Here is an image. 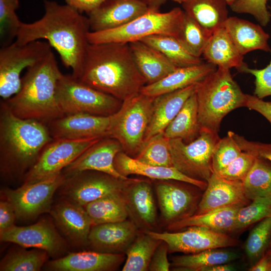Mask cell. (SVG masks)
Wrapping results in <instances>:
<instances>
[{"instance_id": "94428289", "label": "cell", "mask_w": 271, "mask_h": 271, "mask_svg": "<svg viewBox=\"0 0 271 271\" xmlns=\"http://www.w3.org/2000/svg\"><path fill=\"white\" fill-rule=\"evenodd\" d=\"M173 1L175 2H177V3H178L179 4H182V3H183L184 2H186V1H187L188 0H173Z\"/></svg>"}, {"instance_id": "7c38bea8", "label": "cell", "mask_w": 271, "mask_h": 271, "mask_svg": "<svg viewBox=\"0 0 271 271\" xmlns=\"http://www.w3.org/2000/svg\"><path fill=\"white\" fill-rule=\"evenodd\" d=\"M65 179L61 172L34 183L22 184L15 189H3L1 194L13 205L17 219H35L43 213H49L53 196Z\"/></svg>"}, {"instance_id": "8992f818", "label": "cell", "mask_w": 271, "mask_h": 271, "mask_svg": "<svg viewBox=\"0 0 271 271\" xmlns=\"http://www.w3.org/2000/svg\"><path fill=\"white\" fill-rule=\"evenodd\" d=\"M185 12L180 8L161 13L149 11L121 27L97 32H89V44L105 43H129L141 41L147 37L164 34L177 37L180 31Z\"/></svg>"}, {"instance_id": "1f68e13d", "label": "cell", "mask_w": 271, "mask_h": 271, "mask_svg": "<svg viewBox=\"0 0 271 271\" xmlns=\"http://www.w3.org/2000/svg\"><path fill=\"white\" fill-rule=\"evenodd\" d=\"M227 5L224 0H188L182 4L184 12L211 33L223 27L229 17Z\"/></svg>"}, {"instance_id": "f5cc1de1", "label": "cell", "mask_w": 271, "mask_h": 271, "mask_svg": "<svg viewBox=\"0 0 271 271\" xmlns=\"http://www.w3.org/2000/svg\"><path fill=\"white\" fill-rule=\"evenodd\" d=\"M16 214L12 204L2 199L0 201V232L15 225Z\"/></svg>"}, {"instance_id": "f907efd6", "label": "cell", "mask_w": 271, "mask_h": 271, "mask_svg": "<svg viewBox=\"0 0 271 271\" xmlns=\"http://www.w3.org/2000/svg\"><path fill=\"white\" fill-rule=\"evenodd\" d=\"M168 247L167 243L162 241L155 250L150 261L148 270L169 271L171 263L167 257Z\"/></svg>"}, {"instance_id": "4fadbf2b", "label": "cell", "mask_w": 271, "mask_h": 271, "mask_svg": "<svg viewBox=\"0 0 271 271\" xmlns=\"http://www.w3.org/2000/svg\"><path fill=\"white\" fill-rule=\"evenodd\" d=\"M101 138L53 139L42 150L36 162L25 176L23 184L34 183L61 173Z\"/></svg>"}, {"instance_id": "836d02e7", "label": "cell", "mask_w": 271, "mask_h": 271, "mask_svg": "<svg viewBox=\"0 0 271 271\" xmlns=\"http://www.w3.org/2000/svg\"><path fill=\"white\" fill-rule=\"evenodd\" d=\"M125 192L104 196L84 206L92 226L124 221L128 216Z\"/></svg>"}, {"instance_id": "bcb514c9", "label": "cell", "mask_w": 271, "mask_h": 271, "mask_svg": "<svg viewBox=\"0 0 271 271\" xmlns=\"http://www.w3.org/2000/svg\"><path fill=\"white\" fill-rule=\"evenodd\" d=\"M268 0H239L230 7L232 11L239 14L252 16L262 27L269 23L271 14L266 3Z\"/></svg>"}, {"instance_id": "91938a15", "label": "cell", "mask_w": 271, "mask_h": 271, "mask_svg": "<svg viewBox=\"0 0 271 271\" xmlns=\"http://www.w3.org/2000/svg\"><path fill=\"white\" fill-rule=\"evenodd\" d=\"M265 253L267 255V256H268L270 261H271V249H268L266 252H265Z\"/></svg>"}, {"instance_id": "6da1fadb", "label": "cell", "mask_w": 271, "mask_h": 271, "mask_svg": "<svg viewBox=\"0 0 271 271\" xmlns=\"http://www.w3.org/2000/svg\"><path fill=\"white\" fill-rule=\"evenodd\" d=\"M45 13L39 20L22 22L14 41L18 44L45 39L57 52L64 66L78 78L82 72L90 31L88 17L74 8L45 0Z\"/></svg>"}, {"instance_id": "be15d7a7", "label": "cell", "mask_w": 271, "mask_h": 271, "mask_svg": "<svg viewBox=\"0 0 271 271\" xmlns=\"http://www.w3.org/2000/svg\"><path fill=\"white\" fill-rule=\"evenodd\" d=\"M268 1H271V0H268Z\"/></svg>"}, {"instance_id": "e575fe53", "label": "cell", "mask_w": 271, "mask_h": 271, "mask_svg": "<svg viewBox=\"0 0 271 271\" xmlns=\"http://www.w3.org/2000/svg\"><path fill=\"white\" fill-rule=\"evenodd\" d=\"M141 41L156 49L177 68L197 65L203 62L200 58L189 52L176 37L154 35Z\"/></svg>"}, {"instance_id": "b9f144b4", "label": "cell", "mask_w": 271, "mask_h": 271, "mask_svg": "<svg viewBox=\"0 0 271 271\" xmlns=\"http://www.w3.org/2000/svg\"><path fill=\"white\" fill-rule=\"evenodd\" d=\"M270 239L271 217H269L259 221L252 228L244 244V251L250 266L265 254Z\"/></svg>"}, {"instance_id": "ac0fdd59", "label": "cell", "mask_w": 271, "mask_h": 271, "mask_svg": "<svg viewBox=\"0 0 271 271\" xmlns=\"http://www.w3.org/2000/svg\"><path fill=\"white\" fill-rule=\"evenodd\" d=\"M122 151L120 143L109 137L101 138L84 151L62 171L68 176L77 172L91 170L104 173L116 178L126 179L116 169L114 159Z\"/></svg>"}, {"instance_id": "83f0119b", "label": "cell", "mask_w": 271, "mask_h": 271, "mask_svg": "<svg viewBox=\"0 0 271 271\" xmlns=\"http://www.w3.org/2000/svg\"><path fill=\"white\" fill-rule=\"evenodd\" d=\"M223 27L242 55L257 50L270 52L269 35L261 25L236 17H229Z\"/></svg>"}, {"instance_id": "f546056e", "label": "cell", "mask_w": 271, "mask_h": 271, "mask_svg": "<svg viewBox=\"0 0 271 271\" xmlns=\"http://www.w3.org/2000/svg\"><path fill=\"white\" fill-rule=\"evenodd\" d=\"M217 67L235 68L238 71L246 64L224 27L212 34L202 55Z\"/></svg>"}, {"instance_id": "60d3db41", "label": "cell", "mask_w": 271, "mask_h": 271, "mask_svg": "<svg viewBox=\"0 0 271 271\" xmlns=\"http://www.w3.org/2000/svg\"><path fill=\"white\" fill-rule=\"evenodd\" d=\"M212 34L185 13L177 38L192 55L200 58Z\"/></svg>"}, {"instance_id": "f1b7e54d", "label": "cell", "mask_w": 271, "mask_h": 271, "mask_svg": "<svg viewBox=\"0 0 271 271\" xmlns=\"http://www.w3.org/2000/svg\"><path fill=\"white\" fill-rule=\"evenodd\" d=\"M128 44L136 66L146 84L159 81L177 68L160 52L144 42L138 41Z\"/></svg>"}, {"instance_id": "c3c4849f", "label": "cell", "mask_w": 271, "mask_h": 271, "mask_svg": "<svg viewBox=\"0 0 271 271\" xmlns=\"http://www.w3.org/2000/svg\"><path fill=\"white\" fill-rule=\"evenodd\" d=\"M238 71L250 74L254 77L253 95L260 99L271 96V60L269 64L262 69L250 68L246 64Z\"/></svg>"}, {"instance_id": "816d5d0a", "label": "cell", "mask_w": 271, "mask_h": 271, "mask_svg": "<svg viewBox=\"0 0 271 271\" xmlns=\"http://www.w3.org/2000/svg\"><path fill=\"white\" fill-rule=\"evenodd\" d=\"M245 107L265 117L271 125V101H266L255 96L246 94Z\"/></svg>"}, {"instance_id": "7a4b0ae2", "label": "cell", "mask_w": 271, "mask_h": 271, "mask_svg": "<svg viewBox=\"0 0 271 271\" xmlns=\"http://www.w3.org/2000/svg\"><path fill=\"white\" fill-rule=\"evenodd\" d=\"M78 79L122 102L139 94L146 84L129 44L124 43L89 44Z\"/></svg>"}, {"instance_id": "d6a6232c", "label": "cell", "mask_w": 271, "mask_h": 271, "mask_svg": "<svg viewBox=\"0 0 271 271\" xmlns=\"http://www.w3.org/2000/svg\"><path fill=\"white\" fill-rule=\"evenodd\" d=\"M201 129L198 120V102L195 93L185 102L164 133L169 139L180 138L189 143L199 136Z\"/></svg>"}, {"instance_id": "ffe728a7", "label": "cell", "mask_w": 271, "mask_h": 271, "mask_svg": "<svg viewBox=\"0 0 271 271\" xmlns=\"http://www.w3.org/2000/svg\"><path fill=\"white\" fill-rule=\"evenodd\" d=\"M139 233L131 220L93 225L88 236V245L94 250L104 253L122 254Z\"/></svg>"}, {"instance_id": "6125c7cd", "label": "cell", "mask_w": 271, "mask_h": 271, "mask_svg": "<svg viewBox=\"0 0 271 271\" xmlns=\"http://www.w3.org/2000/svg\"><path fill=\"white\" fill-rule=\"evenodd\" d=\"M268 249H271V239H270V243H269V244Z\"/></svg>"}, {"instance_id": "11a10c76", "label": "cell", "mask_w": 271, "mask_h": 271, "mask_svg": "<svg viewBox=\"0 0 271 271\" xmlns=\"http://www.w3.org/2000/svg\"><path fill=\"white\" fill-rule=\"evenodd\" d=\"M250 271H271V261L267 256L265 254L254 264L249 268Z\"/></svg>"}, {"instance_id": "7dc6e473", "label": "cell", "mask_w": 271, "mask_h": 271, "mask_svg": "<svg viewBox=\"0 0 271 271\" xmlns=\"http://www.w3.org/2000/svg\"><path fill=\"white\" fill-rule=\"evenodd\" d=\"M255 157L242 153L217 174L227 180L242 182L253 165Z\"/></svg>"}, {"instance_id": "d590c367", "label": "cell", "mask_w": 271, "mask_h": 271, "mask_svg": "<svg viewBox=\"0 0 271 271\" xmlns=\"http://www.w3.org/2000/svg\"><path fill=\"white\" fill-rule=\"evenodd\" d=\"M239 256L235 252L221 248L204 250L198 253L174 257L171 266L176 270L202 271L205 267L227 263Z\"/></svg>"}, {"instance_id": "db71d44e", "label": "cell", "mask_w": 271, "mask_h": 271, "mask_svg": "<svg viewBox=\"0 0 271 271\" xmlns=\"http://www.w3.org/2000/svg\"><path fill=\"white\" fill-rule=\"evenodd\" d=\"M66 4L80 13L87 15L99 7L105 0H65Z\"/></svg>"}, {"instance_id": "9c48e42d", "label": "cell", "mask_w": 271, "mask_h": 271, "mask_svg": "<svg viewBox=\"0 0 271 271\" xmlns=\"http://www.w3.org/2000/svg\"><path fill=\"white\" fill-rule=\"evenodd\" d=\"M220 139L218 132L205 129L189 143L180 138L169 139L173 167L191 178L207 182L213 173L212 156Z\"/></svg>"}, {"instance_id": "680465c9", "label": "cell", "mask_w": 271, "mask_h": 271, "mask_svg": "<svg viewBox=\"0 0 271 271\" xmlns=\"http://www.w3.org/2000/svg\"><path fill=\"white\" fill-rule=\"evenodd\" d=\"M227 5L230 7L239 0H224Z\"/></svg>"}, {"instance_id": "74e56055", "label": "cell", "mask_w": 271, "mask_h": 271, "mask_svg": "<svg viewBox=\"0 0 271 271\" xmlns=\"http://www.w3.org/2000/svg\"><path fill=\"white\" fill-rule=\"evenodd\" d=\"M10 250L0 262L1 271H39L48 261L49 255L40 249Z\"/></svg>"}, {"instance_id": "603a6c76", "label": "cell", "mask_w": 271, "mask_h": 271, "mask_svg": "<svg viewBox=\"0 0 271 271\" xmlns=\"http://www.w3.org/2000/svg\"><path fill=\"white\" fill-rule=\"evenodd\" d=\"M167 181L157 183L156 190L162 216L170 224L192 215L196 199L189 190Z\"/></svg>"}, {"instance_id": "5bb4252c", "label": "cell", "mask_w": 271, "mask_h": 271, "mask_svg": "<svg viewBox=\"0 0 271 271\" xmlns=\"http://www.w3.org/2000/svg\"><path fill=\"white\" fill-rule=\"evenodd\" d=\"M52 218H43L26 226L15 225L0 232V239L25 248L44 250L49 256L62 257L68 248V243L58 232Z\"/></svg>"}, {"instance_id": "e0dca14e", "label": "cell", "mask_w": 271, "mask_h": 271, "mask_svg": "<svg viewBox=\"0 0 271 271\" xmlns=\"http://www.w3.org/2000/svg\"><path fill=\"white\" fill-rule=\"evenodd\" d=\"M54 222L69 245L80 247L88 245L92 226L83 206L61 198L49 212Z\"/></svg>"}, {"instance_id": "ee69618b", "label": "cell", "mask_w": 271, "mask_h": 271, "mask_svg": "<svg viewBox=\"0 0 271 271\" xmlns=\"http://www.w3.org/2000/svg\"><path fill=\"white\" fill-rule=\"evenodd\" d=\"M19 0H0V44L3 47L9 45L17 37L21 24L16 11Z\"/></svg>"}, {"instance_id": "7402d4cb", "label": "cell", "mask_w": 271, "mask_h": 271, "mask_svg": "<svg viewBox=\"0 0 271 271\" xmlns=\"http://www.w3.org/2000/svg\"><path fill=\"white\" fill-rule=\"evenodd\" d=\"M197 207L196 214H202L226 207L249 203L241 181L223 178L213 173Z\"/></svg>"}, {"instance_id": "d4e9b609", "label": "cell", "mask_w": 271, "mask_h": 271, "mask_svg": "<svg viewBox=\"0 0 271 271\" xmlns=\"http://www.w3.org/2000/svg\"><path fill=\"white\" fill-rule=\"evenodd\" d=\"M197 83L154 98L152 117L144 143L164 132L187 100L195 93Z\"/></svg>"}, {"instance_id": "681fc988", "label": "cell", "mask_w": 271, "mask_h": 271, "mask_svg": "<svg viewBox=\"0 0 271 271\" xmlns=\"http://www.w3.org/2000/svg\"><path fill=\"white\" fill-rule=\"evenodd\" d=\"M232 136L242 152L268 161L271 164V144L250 141L232 131Z\"/></svg>"}, {"instance_id": "8d00e7d4", "label": "cell", "mask_w": 271, "mask_h": 271, "mask_svg": "<svg viewBox=\"0 0 271 271\" xmlns=\"http://www.w3.org/2000/svg\"><path fill=\"white\" fill-rule=\"evenodd\" d=\"M162 240L146 231L138 233L125 252L122 271H147L152 256Z\"/></svg>"}, {"instance_id": "4dcf8cb0", "label": "cell", "mask_w": 271, "mask_h": 271, "mask_svg": "<svg viewBox=\"0 0 271 271\" xmlns=\"http://www.w3.org/2000/svg\"><path fill=\"white\" fill-rule=\"evenodd\" d=\"M245 205H236L202 214L192 215L169 224L170 230H179L190 226H202L227 233L232 232L239 209Z\"/></svg>"}, {"instance_id": "d6986e66", "label": "cell", "mask_w": 271, "mask_h": 271, "mask_svg": "<svg viewBox=\"0 0 271 271\" xmlns=\"http://www.w3.org/2000/svg\"><path fill=\"white\" fill-rule=\"evenodd\" d=\"M150 11L138 0H105L88 14L90 32L115 29Z\"/></svg>"}, {"instance_id": "277c9868", "label": "cell", "mask_w": 271, "mask_h": 271, "mask_svg": "<svg viewBox=\"0 0 271 271\" xmlns=\"http://www.w3.org/2000/svg\"><path fill=\"white\" fill-rule=\"evenodd\" d=\"M62 73L52 51L27 68L21 78L19 91L4 100L13 113L23 119H32L47 125L64 115L56 97L58 80Z\"/></svg>"}, {"instance_id": "44dd1931", "label": "cell", "mask_w": 271, "mask_h": 271, "mask_svg": "<svg viewBox=\"0 0 271 271\" xmlns=\"http://www.w3.org/2000/svg\"><path fill=\"white\" fill-rule=\"evenodd\" d=\"M125 258L124 253L82 251L48 261L43 268L51 271H111L117 269Z\"/></svg>"}, {"instance_id": "cb8c5ba5", "label": "cell", "mask_w": 271, "mask_h": 271, "mask_svg": "<svg viewBox=\"0 0 271 271\" xmlns=\"http://www.w3.org/2000/svg\"><path fill=\"white\" fill-rule=\"evenodd\" d=\"M128 216L144 231L151 230L156 224L157 209L150 183L139 179L125 191Z\"/></svg>"}, {"instance_id": "ba28073f", "label": "cell", "mask_w": 271, "mask_h": 271, "mask_svg": "<svg viewBox=\"0 0 271 271\" xmlns=\"http://www.w3.org/2000/svg\"><path fill=\"white\" fill-rule=\"evenodd\" d=\"M56 97L65 114L85 113L108 116L117 112L122 101L81 82L72 74H62Z\"/></svg>"}, {"instance_id": "52a82bcc", "label": "cell", "mask_w": 271, "mask_h": 271, "mask_svg": "<svg viewBox=\"0 0 271 271\" xmlns=\"http://www.w3.org/2000/svg\"><path fill=\"white\" fill-rule=\"evenodd\" d=\"M154 97L141 93L122 102L114 113L108 137L117 140L122 151L129 155H137L143 144L150 124Z\"/></svg>"}, {"instance_id": "5b68a950", "label": "cell", "mask_w": 271, "mask_h": 271, "mask_svg": "<svg viewBox=\"0 0 271 271\" xmlns=\"http://www.w3.org/2000/svg\"><path fill=\"white\" fill-rule=\"evenodd\" d=\"M195 93L201 129L218 133L221 121L228 113L245 107L246 94L228 68L217 67L197 83Z\"/></svg>"}, {"instance_id": "7bdbcfd3", "label": "cell", "mask_w": 271, "mask_h": 271, "mask_svg": "<svg viewBox=\"0 0 271 271\" xmlns=\"http://www.w3.org/2000/svg\"><path fill=\"white\" fill-rule=\"evenodd\" d=\"M251 201L239 209L232 232H240L255 222L271 217V197H259Z\"/></svg>"}, {"instance_id": "2e32d148", "label": "cell", "mask_w": 271, "mask_h": 271, "mask_svg": "<svg viewBox=\"0 0 271 271\" xmlns=\"http://www.w3.org/2000/svg\"><path fill=\"white\" fill-rule=\"evenodd\" d=\"M114 113L102 116L85 113L65 114L47 125L52 138L82 140L108 137Z\"/></svg>"}, {"instance_id": "3957f363", "label": "cell", "mask_w": 271, "mask_h": 271, "mask_svg": "<svg viewBox=\"0 0 271 271\" xmlns=\"http://www.w3.org/2000/svg\"><path fill=\"white\" fill-rule=\"evenodd\" d=\"M52 140L46 124L17 116L4 100L1 101L0 172L4 179L24 180Z\"/></svg>"}, {"instance_id": "f35d334b", "label": "cell", "mask_w": 271, "mask_h": 271, "mask_svg": "<svg viewBox=\"0 0 271 271\" xmlns=\"http://www.w3.org/2000/svg\"><path fill=\"white\" fill-rule=\"evenodd\" d=\"M242 183L248 199L271 197V164L266 160L255 157L252 166Z\"/></svg>"}, {"instance_id": "ab89813d", "label": "cell", "mask_w": 271, "mask_h": 271, "mask_svg": "<svg viewBox=\"0 0 271 271\" xmlns=\"http://www.w3.org/2000/svg\"><path fill=\"white\" fill-rule=\"evenodd\" d=\"M134 158L150 165L173 167L169 139L165 136L164 132L155 135L145 142Z\"/></svg>"}, {"instance_id": "8fae6325", "label": "cell", "mask_w": 271, "mask_h": 271, "mask_svg": "<svg viewBox=\"0 0 271 271\" xmlns=\"http://www.w3.org/2000/svg\"><path fill=\"white\" fill-rule=\"evenodd\" d=\"M52 47L47 42L37 40L25 44L12 43L0 49V96L7 99L21 86V72L44 58Z\"/></svg>"}, {"instance_id": "f6af8a7d", "label": "cell", "mask_w": 271, "mask_h": 271, "mask_svg": "<svg viewBox=\"0 0 271 271\" xmlns=\"http://www.w3.org/2000/svg\"><path fill=\"white\" fill-rule=\"evenodd\" d=\"M232 132L228 131L226 137L220 138L214 149L212 167L213 172L215 174L226 167L242 152L234 140Z\"/></svg>"}, {"instance_id": "6f0895ef", "label": "cell", "mask_w": 271, "mask_h": 271, "mask_svg": "<svg viewBox=\"0 0 271 271\" xmlns=\"http://www.w3.org/2000/svg\"><path fill=\"white\" fill-rule=\"evenodd\" d=\"M235 268L232 264L227 263L219 264L205 267L202 271H232Z\"/></svg>"}, {"instance_id": "9f6ffc18", "label": "cell", "mask_w": 271, "mask_h": 271, "mask_svg": "<svg viewBox=\"0 0 271 271\" xmlns=\"http://www.w3.org/2000/svg\"><path fill=\"white\" fill-rule=\"evenodd\" d=\"M145 5L150 11H159L167 0H138Z\"/></svg>"}, {"instance_id": "30bf717a", "label": "cell", "mask_w": 271, "mask_h": 271, "mask_svg": "<svg viewBox=\"0 0 271 271\" xmlns=\"http://www.w3.org/2000/svg\"><path fill=\"white\" fill-rule=\"evenodd\" d=\"M64 183L57 191L61 198L84 206L110 194L125 192L139 179H121L91 170L65 176Z\"/></svg>"}, {"instance_id": "9a60e30c", "label": "cell", "mask_w": 271, "mask_h": 271, "mask_svg": "<svg viewBox=\"0 0 271 271\" xmlns=\"http://www.w3.org/2000/svg\"><path fill=\"white\" fill-rule=\"evenodd\" d=\"M182 231L158 232L147 231L152 236L166 242L168 252L198 253L204 250L237 245L238 240L227 234L202 226H190Z\"/></svg>"}, {"instance_id": "484cf974", "label": "cell", "mask_w": 271, "mask_h": 271, "mask_svg": "<svg viewBox=\"0 0 271 271\" xmlns=\"http://www.w3.org/2000/svg\"><path fill=\"white\" fill-rule=\"evenodd\" d=\"M114 166L122 176L138 175L158 180H175L194 185L201 189H205L206 181L191 178L181 173L174 167H167L153 166L142 163L121 151L116 156Z\"/></svg>"}, {"instance_id": "4316f807", "label": "cell", "mask_w": 271, "mask_h": 271, "mask_svg": "<svg viewBox=\"0 0 271 271\" xmlns=\"http://www.w3.org/2000/svg\"><path fill=\"white\" fill-rule=\"evenodd\" d=\"M216 68V66L207 62L192 66L179 67L159 81L145 85L140 93L155 98L197 83Z\"/></svg>"}]
</instances>
